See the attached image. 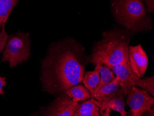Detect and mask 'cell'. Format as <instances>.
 <instances>
[{"mask_svg":"<svg viewBox=\"0 0 154 116\" xmlns=\"http://www.w3.org/2000/svg\"><path fill=\"white\" fill-rule=\"evenodd\" d=\"M88 62L84 47L72 38L49 45L40 62L42 89L56 95L79 84L82 82Z\"/></svg>","mask_w":154,"mask_h":116,"instance_id":"6da1fadb","label":"cell"},{"mask_svg":"<svg viewBox=\"0 0 154 116\" xmlns=\"http://www.w3.org/2000/svg\"><path fill=\"white\" fill-rule=\"evenodd\" d=\"M131 33L125 29H115L103 33L101 40L96 43L89 58L93 64H101L111 70L116 65L129 63L128 47Z\"/></svg>","mask_w":154,"mask_h":116,"instance_id":"7a4b0ae2","label":"cell"},{"mask_svg":"<svg viewBox=\"0 0 154 116\" xmlns=\"http://www.w3.org/2000/svg\"><path fill=\"white\" fill-rule=\"evenodd\" d=\"M111 6L117 21L131 33L150 27L151 19L142 0H112Z\"/></svg>","mask_w":154,"mask_h":116,"instance_id":"3957f363","label":"cell"},{"mask_svg":"<svg viewBox=\"0 0 154 116\" xmlns=\"http://www.w3.org/2000/svg\"><path fill=\"white\" fill-rule=\"evenodd\" d=\"M31 43L28 33L19 31L10 34L2 52L1 62L8 61L12 69L28 60L31 55Z\"/></svg>","mask_w":154,"mask_h":116,"instance_id":"277c9868","label":"cell"},{"mask_svg":"<svg viewBox=\"0 0 154 116\" xmlns=\"http://www.w3.org/2000/svg\"><path fill=\"white\" fill-rule=\"evenodd\" d=\"M111 71L116 74V78L120 82L122 88L131 86H138L142 89L147 91L154 96V76L141 79L132 71L129 63L116 65L112 67Z\"/></svg>","mask_w":154,"mask_h":116,"instance_id":"5b68a950","label":"cell"},{"mask_svg":"<svg viewBox=\"0 0 154 116\" xmlns=\"http://www.w3.org/2000/svg\"><path fill=\"white\" fill-rule=\"evenodd\" d=\"M123 89L127 96V103L130 107L131 116H141L146 111L154 116V111L151 108L154 105V99L147 91L135 86Z\"/></svg>","mask_w":154,"mask_h":116,"instance_id":"8992f818","label":"cell"},{"mask_svg":"<svg viewBox=\"0 0 154 116\" xmlns=\"http://www.w3.org/2000/svg\"><path fill=\"white\" fill-rule=\"evenodd\" d=\"M78 102L65 93L60 92L52 103L40 109L42 116H74Z\"/></svg>","mask_w":154,"mask_h":116,"instance_id":"52a82bcc","label":"cell"},{"mask_svg":"<svg viewBox=\"0 0 154 116\" xmlns=\"http://www.w3.org/2000/svg\"><path fill=\"white\" fill-rule=\"evenodd\" d=\"M125 93L123 89L121 88L116 90L109 95L102 98L99 101L94 100L97 105L101 114L103 111L106 110L103 116H109L110 110L118 111L121 113V116H127V112L125 110V101L124 97Z\"/></svg>","mask_w":154,"mask_h":116,"instance_id":"ba28073f","label":"cell"},{"mask_svg":"<svg viewBox=\"0 0 154 116\" xmlns=\"http://www.w3.org/2000/svg\"><path fill=\"white\" fill-rule=\"evenodd\" d=\"M128 59L132 71L139 77H143L148 64V58L141 45L129 46Z\"/></svg>","mask_w":154,"mask_h":116,"instance_id":"9c48e42d","label":"cell"},{"mask_svg":"<svg viewBox=\"0 0 154 116\" xmlns=\"http://www.w3.org/2000/svg\"><path fill=\"white\" fill-rule=\"evenodd\" d=\"M101 115L99 107L95 103L93 99L78 103L74 113V116H100Z\"/></svg>","mask_w":154,"mask_h":116,"instance_id":"30bf717a","label":"cell"},{"mask_svg":"<svg viewBox=\"0 0 154 116\" xmlns=\"http://www.w3.org/2000/svg\"><path fill=\"white\" fill-rule=\"evenodd\" d=\"M100 74L98 70L86 72L84 74L83 82L85 87L89 90L91 93V97L93 98V94L95 93L100 83Z\"/></svg>","mask_w":154,"mask_h":116,"instance_id":"8fae6325","label":"cell"},{"mask_svg":"<svg viewBox=\"0 0 154 116\" xmlns=\"http://www.w3.org/2000/svg\"><path fill=\"white\" fill-rule=\"evenodd\" d=\"M75 102L85 101L91 97L88 89L82 85H76L64 91Z\"/></svg>","mask_w":154,"mask_h":116,"instance_id":"7c38bea8","label":"cell"},{"mask_svg":"<svg viewBox=\"0 0 154 116\" xmlns=\"http://www.w3.org/2000/svg\"><path fill=\"white\" fill-rule=\"evenodd\" d=\"M20 0H0V28L5 25L15 6Z\"/></svg>","mask_w":154,"mask_h":116,"instance_id":"4fadbf2b","label":"cell"},{"mask_svg":"<svg viewBox=\"0 0 154 116\" xmlns=\"http://www.w3.org/2000/svg\"><path fill=\"white\" fill-rule=\"evenodd\" d=\"M121 88L120 82L116 78L109 83L102 86L93 94V98L99 101L104 97Z\"/></svg>","mask_w":154,"mask_h":116,"instance_id":"5bb4252c","label":"cell"},{"mask_svg":"<svg viewBox=\"0 0 154 116\" xmlns=\"http://www.w3.org/2000/svg\"><path fill=\"white\" fill-rule=\"evenodd\" d=\"M95 66L96 67L95 70L99 71L100 76V83L97 90V91L102 86L106 85L113 81L116 78V76L114 75L113 71L110 70L108 67L101 64H97Z\"/></svg>","mask_w":154,"mask_h":116,"instance_id":"9a60e30c","label":"cell"},{"mask_svg":"<svg viewBox=\"0 0 154 116\" xmlns=\"http://www.w3.org/2000/svg\"><path fill=\"white\" fill-rule=\"evenodd\" d=\"M9 36L6 33L5 25L2 26L0 32V54L2 53L5 49Z\"/></svg>","mask_w":154,"mask_h":116,"instance_id":"2e32d148","label":"cell"},{"mask_svg":"<svg viewBox=\"0 0 154 116\" xmlns=\"http://www.w3.org/2000/svg\"><path fill=\"white\" fill-rule=\"evenodd\" d=\"M146 5V8L149 12L153 13L154 11V0H142Z\"/></svg>","mask_w":154,"mask_h":116,"instance_id":"e0dca14e","label":"cell"},{"mask_svg":"<svg viewBox=\"0 0 154 116\" xmlns=\"http://www.w3.org/2000/svg\"><path fill=\"white\" fill-rule=\"evenodd\" d=\"M6 78L0 76V95H4L5 92L3 91V87L6 85Z\"/></svg>","mask_w":154,"mask_h":116,"instance_id":"ac0fdd59","label":"cell"}]
</instances>
